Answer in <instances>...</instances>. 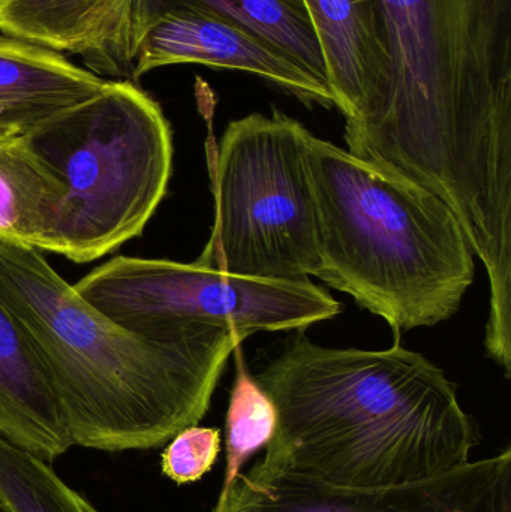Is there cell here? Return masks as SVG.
Wrapping results in <instances>:
<instances>
[{
  "label": "cell",
  "instance_id": "obj_6",
  "mask_svg": "<svg viewBox=\"0 0 511 512\" xmlns=\"http://www.w3.org/2000/svg\"><path fill=\"white\" fill-rule=\"evenodd\" d=\"M308 135L276 108L230 122L213 162L215 224L197 264L252 279L320 276Z\"/></svg>",
  "mask_w": 511,
  "mask_h": 512
},
{
  "label": "cell",
  "instance_id": "obj_9",
  "mask_svg": "<svg viewBox=\"0 0 511 512\" xmlns=\"http://www.w3.org/2000/svg\"><path fill=\"white\" fill-rule=\"evenodd\" d=\"M179 63L246 72L303 104L336 107L329 84L287 51L209 12H168L147 27L135 48L134 81L153 69Z\"/></svg>",
  "mask_w": 511,
  "mask_h": 512
},
{
  "label": "cell",
  "instance_id": "obj_7",
  "mask_svg": "<svg viewBox=\"0 0 511 512\" xmlns=\"http://www.w3.org/2000/svg\"><path fill=\"white\" fill-rule=\"evenodd\" d=\"M72 286L96 312L135 333L219 327L248 339L303 330L341 312V303L308 279H252L167 259L117 256Z\"/></svg>",
  "mask_w": 511,
  "mask_h": 512
},
{
  "label": "cell",
  "instance_id": "obj_12",
  "mask_svg": "<svg viewBox=\"0 0 511 512\" xmlns=\"http://www.w3.org/2000/svg\"><path fill=\"white\" fill-rule=\"evenodd\" d=\"M0 436L51 463L72 447L47 372L0 301Z\"/></svg>",
  "mask_w": 511,
  "mask_h": 512
},
{
  "label": "cell",
  "instance_id": "obj_3",
  "mask_svg": "<svg viewBox=\"0 0 511 512\" xmlns=\"http://www.w3.org/2000/svg\"><path fill=\"white\" fill-rule=\"evenodd\" d=\"M0 301L41 361L72 444L150 450L198 426L245 337L219 327L135 333L96 312L39 251L0 242Z\"/></svg>",
  "mask_w": 511,
  "mask_h": 512
},
{
  "label": "cell",
  "instance_id": "obj_5",
  "mask_svg": "<svg viewBox=\"0 0 511 512\" xmlns=\"http://www.w3.org/2000/svg\"><path fill=\"white\" fill-rule=\"evenodd\" d=\"M18 137L57 183L47 252L80 264L111 254L143 233L167 194L170 123L132 81H108Z\"/></svg>",
  "mask_w": 511,
  "mask_h": 512
},
{
  "label": "cell",
  "instance_id": "obj_18",
  "mask_svg": "<svg viewBox=\"0 0 511 512\" xmlns=\"http://www.w3.org/2000/svg\"><path fill=\"white\" fill-rule=\"evenodd\" d=\"M221 430L191 426L177 433L162 453V472L177 484L201 480L218 459Z\"/></svg>",
  "mask_w": 511,
  "mask_h": 512
},
{
  "label": "cell",
  "instance_id": "obj_15",
  "mask_svg": "<svg viewBox=\"0 0 511 512\" xmlns=\"http://www.w3.org/2000/svg\"><path fill=\"white\" fill-rule=\"evenodd\" d=\"M57 183L18 135L0 138V242L45 251Z\"/></svg>",
  "mask_w": 511,
  "mask_h": 512
},
{
  "label": "cell",
  "instance_id": "obj_16",
  "mask_svg": "<svg viewBox=\"0 0 511 512\" xmlns=\"http://www.w3.org/2000/svg\"><path fill=\"white\" fill-rule=\"evenodd\" d=\"M0 510L99 512L68 486L47 462L0 436Z\"/></svg>",
  "mask_w": 511,
  "mask_h": 512
},
{
  "label": "cell",
  "instance_id": "obj_17",
  "mask_svg": "<svg viewBox=\"0 0 511 512\" xmlns=\"http://www.w3.org/2000/svg\"><path fill=\"white\" fill-rule=\"evenodd\" d=\"M278 414L272 399L237 357V373L227 414V468L221 493L236 480L245 463L272 441Z\"/></svg>",
  "mask_w": 511,
  "mask_h": 512
},
{
  "label": "cell",
  "instance_id": "obj_10",
  "mask_svg": "<svg viewBox=\"0 0 511 512\" xmlns=\"http://www.w3.org/2000/svg\"><path fill=\"white\" fill-rule=\"evenodd\" d=\"M0 32L134 83V0H0Z\"/></svg>",
  "mask_w": 511,
  "mask_h": 512
},
{
  "label": "cell",
  "instance_id": "obj_1",
  "mask_svg": "<svg viewBox=\"0 0 511 512\" xmlns=\"http://www.w3.org/2000/svg\"><path fill=\"white\" fill-rule=\"evenodd\" d=\"M386 74L357 158L437 195L477 255L511 242V0H378Z\"/></svg>",
  "mask_w": 511,
  "mask_h": 512
},
{
  "label": "cell",
  "instance_id": "obj_14",
  "mask_svg": "<svg viewBox=\"0 0 511 512\" xmlns=\"http://www.w3.org/2000/svg\"><path fill=\"white\" fill-rule=\"evenodd\" d=\"M182 9L209 12L246 27L327 83L323 54L300 0H134L135 48L147 27L162 15Z\"/></svg>",
  "mask_w": 511,
  "mask_h": 512
},
{
  "label": "cell",
  "instance_id": "obj_11",
  "mask_svg": "<svg viewBox=\"0 0 511 512\" xmlns=\"http://www.w3.org/2000/svg\"><path fill=\"white\" fill-rule=\"evenodd\" d=\"M323 54L327 83L345 120L383 86L386 50L378 0H300Z\"/></svg>",
  "mask_w": 511,
  "mask_h": 512
},
{
  "label": "cell",
  "instance_id": "obj_8",
  "mask_svg": "<svg viewBox=\"0 0 511 512\" xmlns=\"http://www.w3.org/2000/svg\"><path fill=\"white\" fill-rule=\"evenodd\" d=\"M213 512H511V450L434 480L389 489L327 486L252 466Z\"/></svg>",
  "mask_w": 511,
  "mask_h": 512
},
{
  "label": "cell",
  "instance_id": "obj_2",
  "mask_svg": "<svg viewBox=\"0 0 511 512\" xmlns=\"http://www.w3.org/2000/svg\"><path fill=\"white\" fill-rule=\"evenodd\" d=\"M327 348L299 334L254 376L278 414L261 471L377 490L471 462L476 421L456 385L419 352Z\"/></svg>",
  "mask_w": 511,
  "mask_h": 512
},
{
  "label": "cell",
  "instance_id": "obj_4",
  "mask_svg": "<svg viewBox=\"0 0 511 512\" xmlns=\"http://www.w3.org/2000/svg\"><path fill=\"white\" fill-rule=\"evenodd\" d=\"M320 279L381 316L395 337L452 318L474 254L452 210L389 168L309 132Z\"/></svg>",
  "mask_w": 511,
  "mask_h": 512
},
{
  "label": "cell",
  "instance_id": "obj_13",
  "mask_svg": "<svg viewBox=\"0 0 511 512\" xmlns=\"http://www.w3.org/2000/svg\"><path fill=\"white\" fill-rule=\"evenodd\" d=\"M107 84L56 51L0 36V138L24 134Z\"/></svg>",
  "mask_w": 511,
  "mask_h": 512
}]
</instances>
